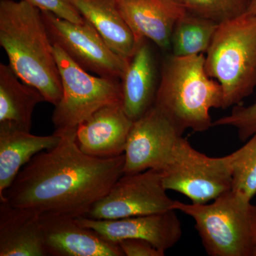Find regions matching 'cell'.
Wrapping results in <instances>:
<instances>
[{
    "instance_id": "obj_1",
    "label": "cell",
    "mask_w": 256,
    "mask_h": 256,
    "mask_svg": "<svg viewBox=\"0 0 256 256\" xmlns=\"http://www.w3.org/2000/svg\"><path fill=\"white\" fill-rule=\"evenodd\" d=\"M55 131L60 142L25 164L0 200L41 214L86 216L124 174V154L89 156L79 148L76 129Z\"/></svg>"
},
{
    "instance_id": "obj_2",
    "label": "cell",
    "mask_w": 256,
    "mask_h": 256,
    "mask_svg": "<svg viewBox=\"0 0 256 256\" xmlns=\"http://www.w3.org/2000/svg\"><path fill=\"white\" fill-rule=\"evenodd\" d=\"M0 45L18 78L56 106L63 88L42 10L24 0H1Z\"/></svg>"
},
{
    "instance_id": "obj_3",
    "label": "cell",
    "mask_w": 256,
    "mask_h": 256,
    "mask_svg": "<svg viewBox=\"0 0 256 256\" xmlns=\"http://www.w3.org/2000/svg\"><path fill=\"white\" fill-rule=\"evenodd\" d=\"M154 106L180 132H202L213 127L212 108H222L224 92L220 82L208 76L205 55L164 58Z\"/></svg>"
},
{
    "instance_id": "obj_4",
    "label": "cell",
    "mask_w": 256,
    "mask_h": 256,
    "mask_svg": "<svg viewBox=\"0 0 256 256\" xmlns=\"http://www.w3.org/2000/svg\"><path fill=\"white\" fill-rule=\"evenodd\" d=\"M206 54V73L223 90V109L239 105L256 88V16L220 24Z\"/></svg>"
},
{
    "instance_id": "obj_5",
    "label": "cell",
    "mask_w": 256,
    "mask_h": 256,
    "mask_svg": "<svg viewBox=\"0 0 256 256\" xmlns=\"http://www.w3.org/2000/svg\"><path fill=\"white\" fill-rule=\"evenodd\" d=\"M230 190L202 204L175 201L174 210L190 216L210 256H254L256 205Z\"/></svg>"
},
{
    "instance_id": "obj_6",
    "label": "cell",
    "mask_w": 256,
    "mask_h": 256,
    "mask_svg": "<svg viewBox=\"0 0 256 256\" xmlns=\"http://www.w3.org/2000/svg\"><path fill=\"white\" fill-rule=\"evenodd\" d=\"M53 46L63 88L52 116L56 130L77 129L101 108L122 102L120 80L90 75L60 46Z\"/></svg>"
},
{
    "instance_id": "obj_7",
    "label": "cell",
    "mask_w": 256,
    "mask_h": 256,
    "mask_svg": "<svg viewBox=\"0 0 256 256\" xmlns=\"http://www.w3.org/2000/svg\"><path fill=\"white\" fill-rule=\"evenodd\" d=\"M166 190L178 192L202 204L232 190L228 156L210 158L194 148L182 136L162 170Z\"/></svg>"
},
{
    "instance_id": "obj_8",
    "label": "cell",
    "mask_w": 256,
    "mask_h": 256,
    "mask_svg": "<svg viewBox=\"0 0 256 256\" xmlns=\"http://www.w3.org/2000/svg\"><path fill=\"white\" fill-rule=\"evenodd\" d=\"M42 13L52 44L86 72L121 80L130 60L116 53L92 24L85 18L84 23L76 24L50 12Z\"/></svg>"
},
{
    "instance_id": "obj_9",
    "label": "cell",
    "mask_w": 256,
    "mask_h": 256,
    "mask_svg": "<svg viewBox=\"0 0 256 256\" xmlns=\"http://www.w3.org/2000/svg\"><path fill=\"white\" fill-rule=\"evenodd\" d=\"M160 170L124 174L90 208L86 217L110 220L174 210L176 200L166 194Z\"/></svg>"
},
{
    "instance_id": "obj_10",
    "label": "cell",
    "mask_w": 256,
    "mask_h": 256,
    "mask_svg": "<svg viewBox=\"0 0 256 256\" xmlns=\"http://www.w3.org/2000/svg\"><path fill=\"white\" fill-rule=\"evenodd\" d=\"M182 136L172 121L153 105L133 122L124 149V174L150 169L162 171Z\"/></svg>"
},
{
    "instance_id": "obj_11",
    "label": "cell",
    "mask_w": 256,
    "mask_h": 256,
    "mask_svg": "<svg viewBox=\"0 0 256 256\" xmlns=\"http://www.w3.org/2000/svg\"><path fill=\"white\" fill-rule=\"evenodd\" d=\"M175 210L118 220H92L86 216L76 218L82 225L108 242L118 244L124 239H141L165 252L174 247L182 236V226Z\"/></svg>"
},
{
    "instance_id": "obj_12",
    "label": "cell",
    "mask_w": 256,
    "mask_h": 256,
    "mask_svg": "<svg viewBox=\"0 0 256 256\" xmlns=\"http://www.w3.org/2000/svg\"><path fill=\"white\" fill-rule=\"evenodd\" d=\"M40 224L48 256H124L118 244L106 240L74 217L42 214Z\"/></svg>"
},
{
    "instance_id": "obj_13",
    "label": "cell",
    "mask_w": 256,
    "mask_h": 256,
    "mask_svg": "<svg viewBox=\"0 0 256 256\" xmlns=\"http://www.w3.org/2000/svg\"><path fill=\"white\" fill-rule=\"evenodd\" d=\"M133 122L124 112L122 102L104 106L77 128L79 148L97 158L122 156Z\"/></svg>"
},
{
    "instance_id": "obj_14",
    "label": "cell",
    "mask_w": 256,
    "mask_h": 256,
    "mask_svg": "<svg viewBox=\"0 0 256 256\" xmlns=\"http://www.w3.org/2000/svg\"><path fill=\"white\" fill-rule=\"evenodd\" d=\"M138 42L149 40L162 50L171 47L173 28L186 12L176 0H116Z\"/></svg>"
},
{
    "instance_id": "obj_15",
    "label": "cell",
    "mask_w": 256,
    "mask_h": 256,
    "mask_svg": "<svg viewBox=\"0 0 256 256\" xmlns=\"http://www.w3.org/2000/svg\"><path fill=\"white\" fill-rule=\"evenodd\" d=\"M41 214L0 200V256H46Z\"/></svg>"
},
{
    "instance_id": "obj_16",
    "label": "cell",
    "mask_w": 256,
    "mask_h": 256,
    "mask_svg": "<svg viewBox=\"0 0 256 256\" xmlns=\"http://www.w3.org/2000/svg\"><path fill=\"white\" fill-rule=\"evenodd\" d=\"M146 40L140 44L120 80L122 106L133 121L152 107L158 90L156 60Z\"/></svg>"
},
{
    "instance_id": "obj_17",
    "label": "cell",
    "mask_w": 256,
    "mask_h": 256,
    "mask_svg": "<svg viewBox=\"0 0 256 256\" xmlns=\"http://www.w3.org/2000/svg\"><path fill=\"white\" fill-rule=\"evenodd\" d=\"M60 140L56 131L38 136L12 124H0V198L25 164L38 153L56 146Z\"/></svg>"
},
{
    "instance_id": "obj_18",
    "label": "cell",
    "mask_w": 256,
    "mask_h": 256,
    "mask_svg": "<svg viewBox=\"0 0 256 256\" xmlns=\"http://www.w3.org/2000/svg\"><path fill=\"white\" fill-rule=\"evenodd\" d=\"M118 54L130 60L140 44L122 18L116 0H70Z\"/></svg>"
},
{
    "instance_id": "obj_19",
    "label": "cell",
    "mask_w": 256,
    "mask_h": 256,
    "mask_svg": "<svg viewBox=\"0 0 256 256\" xmlns=\"http://www.w3.org/2000/svg\"><path fill=\"white\" fill-rule=\"evenodd\" d=\"M20 80L9 64H0V124L30 132L35 108L45 99L36 88Z\"/></svg>"
},
{
    "instance_id": "obj_20",
    "label": "cell",
    "mask_w": 256,
    "mask_h": 256,
    "mask_svg": "<svg viewBox=\"0 0 256 256\" xmlns=\"http://www.w3.org/2000/svg\"><path fill=\"white\" fill-rule=\"evenodd\" d=\"M220 24L186 12L178 18L171 38L172 54L176 56L205 54Z\"/></svg>"
},
{
    "instance_id": "obj_21",
    "label": "cell",
    "mask_w": 256,
    "mask_h": 256,
    "mask_svg": "<svg viewBox=\"0 0 256 256\" xmlns=\"http://www.w3.org/2000/svg\"><path fill=\"white\" fill-rule=\"evenodd\" d=\"M228 156L232 190L250 200L256 195V133Z\"/></svg>"
},
{
    "instance_id": "obj_22",
    "label": "cell",
    "mask_w": 256,
    "mask_h": 256,
    "mask_svg": "<svg viewBox=\"0 0 256 256\" xmlns=\"http://www.w3.org/2000/svg\"><path fill=\"white\" fill-rule=\"evenodd\" d=\"M188 12L217 24L246 14L250 0H176Z\"/></svg>"
},
{
    "instance_id": "obj_23",
    "label": "cell",
    "mask_w": 256,
    "mask_h": 256,
    "mask_svg": "<svg viewBox=\"0 0 256 256\" xmlns=\"http://www.w3.org/2000/svg\"><path fill=\"white\" fill-rule=\"evenodd\" d=\"M230 126L237 130L239 139L246 142L256 133V101L248 106L236 105L228 116L213 122V127Z\"/></svg>"
},
{
    "instance_id": "obj_24",
    "label": "cell",
    "mask_w": 256,
    "mask_h": 256,
    "mask_svg": "<svg viewBox=\"0 0 256 256\" xmlns=\"http://www.w3.org/2000/svg\"><path fill=\"white\" fill-rule=\"evenodd\" d=\"M28 3L38 8L42 11L50 12L68 20L69 22L76 24H82L85 22L82 14L77 10L70 0H24Z\"/></svg>"
},
{
    "instance_id": "obj_25",
    "label": "cell",
    "mask_w": 256,
    "mask_h": 256,
    "mask_svg": "<svg viewBox=\"0 0 256 256\" xmlns=\"http://www.w3.org/2000/svg\"><path fill=\"white\" fill-rule=\"evenodd\" d=\"M118 244L124 256H164L165 254L141 239H124Z\"/></svg>"
},
{
    "instance_id": "obj_26",
    "label": "cell",
    "mask_w": 256,
    "mask_h": 256,
    "mask_svg": "<svg viewBox=\"0 0 256 256\" xmlns=\"http://www.w3.org/2000/svg\"><path fill=\"white\" fill-rule=\"evenodd\" d=\"M246 13L256 16V0H250Z\"/></svg>"
},
{
    "instance_id": "obj_27",
    "label": "cell",
    "mask_w": 256,
    "mask_h": 256,
    "mask_svg": "<svg viewBox=\"0 0 256 256\" xmlns=\"http://www.w3.org/2000/svg\"><path fill=\"white\" fill-rule=\"evenodd\" d=\"M254 256H256V246L255 248V250H254Z\"/></svg>"
}]
</instances>
